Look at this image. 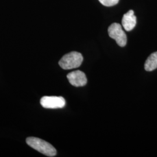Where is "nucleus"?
Listing matches in <instances>:
<instances>
[{"instance_id": "obj_1", "label": "nucleus", "mask_w": 157, "mask_h": 157, "mask_svg": "<svg viewBox=\"0 0 157 157\" xmlns=\"http://www.w3.org/2000/svg\"><path fill=\"white\" fill-rule=\"evenodd\" d=\"M26 143L34 150L48 157H54L56 149L49 143L37 137H29L26 139Z\"/></svg>"}, {"instance_id": "obj_2", "label": "nucleus", "mask_w": 157, "mask_h": 157, "mask_svg": "<svg viewBox=\"0 0 157 157\" xmlns=\"http://www.w3.org/2000/svg\"><path fill=\"white\" fill-rule=\"evenodd\" d=\"M83 60V57L80 52L72 51L63 56L59 61V65L63 69H71L79 67Z\"/></svg>"}, {"instance_id": "obj_3", "label": "nucleus", "mask_w": 157, "mask_h": 157, "mask_svg": "<svg viewBox=\"0 0 157 157\" xmlns=\"http://www.w3.org/2000/svg\"><path fill=\"white\" fill-rule=\"evenodd\" d=\"M108 32L109 37L115 40L120 47H123L126 45L127 37L120 24L112 23L109 26Z\"/></svg>"}, {"instance_id": "obj_4", "label": "nucleus", "mask_w": 157, "mask_h": 157, "mask_svg": "<svg viewBox=\"0 0 157 157\" xmlns=\"http://www.w3.org/2000/svg\"><path fill=\"white\" fill-rule=\"evenodd\" d=\"M40 104L45 108H62L65 106L66 102L62 97L44 96L41 98Z\"/></svg>"}, {"instance_id": "obj_5", "label": "nucleus", "mask_w": 157, "mask_h": 157, "mask_svg": "<svg viewBox=\"0 0 157 157\" xmlns=\"http://www.w3.org/2000/svg\"><path fill=\"white\" fill-rule=\"evenodd\" d=\"M67 78L69 83L75 87L84 86L87 82L86 75L80 71H75L69 73Z\"/></svg>"}, {"instance_id": "obj_6", "label": "nucleus", "mask_w": 157, "mask_h": 157, "mask_svg": "<svg viewBox=\"0 0 157 157\" xmlns=\"http://www.w3.org/2000/svg\"><path fill=\"white\" fill-rule=\"evenodd\" d=\"M122 25L124 28L128 32L135 28L136 25V17L134 15L133 10H130L124 14L122 20Z\"/></svg>"}, {"instance_id": "obj_7", "label": "nucleus", "mask_w": 157, "mask_h": 157, "mask_svg": "<svg viewBox=\"0 0 157 157\" xmlns=\"http://www.w3.org/2000/svg\"><path fill=\"white\" fill-rule=\"evenodd\" d=\"M157 68V51L152 53L147 59L145 64L144 69L147 71L150 72L155 70Z\"/></svg>"}, {"instance_id": "obj_8", "label": "nucleus", "mask_w": 157, "mask_h": 157, "mask_svg": "<svg viewBox=\"0 0 157 157\" xmlns=\"http://www.w3.org/2000/svg\"><path fill=\"white\" fill-rule=\"evenodd\" d=\"M101 4L106 6H112L117 5L119 0H98Z\"/></svg>"}]
</instances>
